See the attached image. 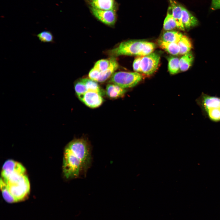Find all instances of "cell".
<instances>
[{
    "label": "cell",
    "mask_w": 220,
    "mask_h": 220,
    "mask_svg": "<svg viewBox=\"0 0 220 220\" xmlns=\"http://www.w3.org/2000/svg\"><path fill=\"white\" fill-rule=\"evenodd\" d=\"M183 35L176 31H167L162 36V40L166 42L178 43Z\"/></svg>",
    "instance_id": "obj_16"
},
{
    "label": "cell",
    "mask_w": 220,
    "mask_h": 220,
    "mask_svg": "<svg viewBox=\"0 0 220 220\" xmlns=\"http://www.w3.org/2000/svg\"><path fill=\"white\" fill-rule=\"evenodd\" d=\"M0 185L2 197L8 203L24 200L30 192V183L26 174L6 182L0 179Z\"/></svg>",
    "instance_id": "obj_1"
},
{
    "label": "cell",
    "mask_w": 220,
    "mask_h": 220,
    "mask_svg": "<svg viewBox=\"0 0 220 220\" xmlns=\"http://www.w3.org/2000/svg\"><path fill=\"white\" fill-rule=\"evenodd\" d=\"M182 21L185 28L189 29L198 25V20L184 7H182Z\"/></svg>",
    "instance_id": "obj_11"
},
{
    "label": "cell",
    "mask_w": 220,
    "mask_h": 220,
    "mask_svg": "<svg viewBox=\"0 0 220 220\" xmlns=\"http://www.w3.org/2000/svg\"><path fill=\"white\" fill-rule=\"evenodd\" d=\"M194 59V57L191 52L184 55L179 59L180 70L185 71L191 66Z\"/></svg>",
    "instance_id": "obj_19"
},
{
    "label": "cell",
    "mask_w": 220,
    "mask_h": 220,
    "mask_svg": "<svg viewBox=\"0 0 220 220\" xmlns=\"http://www.w3.org/2000/svg\"><path fill=\"white\" fill-rule=\"evenodd\" d=\"M65 148L80 161L86 173L91 160L90 147L88 141L84 138L75 139L70 142Z\"/></svg>",
    "instance_id": "obj_3"
},
{
    "label": "cell",
    "mask_w": 220,
    "mask_h": 220,
    "mask_svg": "<svg viewBox=\"0 0 220 220\" xmlns=\"http://www.w3.org/2000/svg\"><path fill=\"white\" fill-rule=\"evenodd\" d=\"M207 112L211 120L215 121L220 120V108L211 109Z\"/></svg>",
    "instance_id": "obj_25"
},
{
    "label": "cell",
    "mask_w": 220,
    "mask_h": 220,
    "mask_svg": "<svg viewBox=\"0 0 220 220\" xmlns=\"http://www.w3.org/2000/svg\"><path fill=\"white\" fill-rule=\"evenodd\" d=\"M178 44L179 48V54L180 55H184L189 52L192 47L190 39L184 35H183Z\"/></svg>",
    "instance_id": "obj_17"
},
{
    "label": "cell",
    "mask_w": 220,
    "mask_h": 220,
    "mask_svg": "<svg viewBox=\"0 0 220 220\" xmlns=\"http://www.w3.org/2000/svg\"><path fill=\"white\" fill-rule=\"evenodd\" d=\"M210 9L212 10L220 9V0H212Z\"/></svg>",
    "instance_id": "obj_27"
},
{
    "label": "cell",
    "mask_w": 220,
    "mask_h": 220,
    "mask_svg": "<svg viewBox=\"0 0 220 220\" xmlns=\"http://www.w3.org/2000/svg\"><path fill=\"white\" fill-rule=\"evenodd\" d=\"M118 67V62L114 57L99 60L90 71L89 78L97 82H104L111 77Z\"/></svg>",
    "instance_id": "obj_2"
},
{
    "label": "cell",
    "mask_w": 220,
    "mask_h": 220,
    "mask_svg": "<svg viewBox=\"0 0 220 220\" xmlns=\"http://www.w3.org/2000/svg\"><path fill=\"white\" fill-rule=\"evenodd\" d=\"M170 6L168 11L171 14L176 22L177 28L180 30L184 31L185 28L182 21V6L175 0H169Z\"/></svg>",
    "instance_id": "obj_10"
},
{
    "label": "cell",
    "mask_w": 220,
    "mask_h": 220,
    "mask_svg": "<svg viewBox=\"0 0 220 220\" xmlns=\"http://www.w3.org/2000/svg\"><path fill=\"white\" fill-rule=\"evenodd\" d=\"M90 9L93 15L103 24L110 26L115 24L117 19L115 10H102L91 7Z\"/></svg>",
    "instance_id": "obj_8"
},
{
    "label": "cell",
    "mask_w": 220,
    "mask_h": 220,
    "mask_svg": "<svg viewBox=\"0 0 220 220\" xmlns=\"http://www.w3.org/2000/svg\"><path fill=\"white\" fill-rule=\"evenodd\" d=\"M202 105L207 111L213 108H220V98L204 94L201 99Z\"/></svg>",
    "instance_id": "obj_12"
},
{
    "label": "cell",
    "mask_w": 220,
    "mask_h": 220,
    "mask_svg": "<svg viewBox=\"0 0 220 220\" xmlns=\"http://www.w3.org/2000/svg\"><path fill=\"white\" fill-rule=\"evenodd\" d=\"M176 27L175 21L171 13L168 11L164 21L163 28L164 30L168 31Z\"/></svg>",
    "instance_id": "obj_22"
},
{
    "label": "cell",
    "mask_w": 220,
    "mask_h": 220,
    "mask_svg": "<svg viewBox=\"0 0 220 220\" xmlns=\"http://www.w3.org/2000/svg\"><path fill=\"white\" fill-rule=\"evenodd\" d=\"M168 70L171 74H174L178 72L180 69L179 59L178 58L170 57L168 59Z\"/></svg>",
    "instance_id": "obj_20"
},
{
    "label": "cell",
    "mask_w": 220,
    "mask_h": 220,
    "mask_svg": "<svg viewBox=\"0 0 220 220\" xmlns=\"http://www.w3.org/2000/svg\"><path fill=\"white\" fill-rule=\"evenodd\" d=\"M78 96L79 99L86 105L92 108L99 107L104 101L103 96L101 94L94 91H87Z\"/></svg>",
    "instance_id": "obj_9"
},
{
    "label": "cell",
    "mask_w": 220,
    "mask_h": 220,
    "mask_svg": "<svg viewBox=\"0 0 220 220\" xmlns=\"http://www.w3.org/2000/svg\"><path fill=\"white\" fill-rule=\"evenodd\" d=\"M74 89L77 96L84 94L87 91L85 85L81 79L75 83Z\"/></svg>",
    "instance_id": "obj_24"
},
{
    "label": "cell",
    "mask_w": 220,
    "mask_h": 220,
    "mask_svg": "<svg viewBox=\"0 0 220 220\" xmlns=\"http://www.w3.org/2000/svg\"><path fill=\"white\" fill-rule=\"evenodd\" d=\"M141 74L137 72H118L110 77V82L124 89L136 85L142 79Z\"/></svg>",
    "instance_id": "obj_6"
},
{
    "label": "cell",
    "mask_w": 220,
    "mask_h": 220,
    "mask_svg": "<svg viewBox=\"0 0 220 220\" xmlns=\"http://www.w3.org/2000/svg\"><path fill=\"white\" fill-rule=\"evenodd\" d=\"M91 7L102 10L115 9L114 0H90Z\"/></svg>",
    "instance_id": "obj_14"
},
{
    "label": "cell",
    "mask_w": 220,
    "mask_h": 220,
    "mask_svg": "<svg viewBox=\"0 0 220 220\" xmlns=\"http://www.w3.org/2000/svg\"><path fill=\"white\" fill-rule=\"evenodd\" d=\"M142 56H138L134 60L133 63L134 70L136 72H141V63Z\"/></svg>",
    "instance_id": "obj_26"
},
{
    "label": "cell",
    "mask_w": 220,
    "mask_h": 220,
    "mask_svg": "<svg viewBox=\"0 0 220 220\" xmlns=\"http://www.w3.org/2000/svg\"><path fill=\"white\" fill-rule=\"evenodd\" d=\"M36 36L41 42L51 43H55L54 35L50 31L48 30L42 31Z\"/></svg>",
    "instance_id": "obj_21"
},
{
    "label": "cell",
    "mask_w": 220,
    "mask_h": 220,
    "mask_svg": "<svg viewBox=\"0 0 220 220\" xmlns=\"http://www.w3.org/2000/svg\"><path fill=\"white\" fill-rule=\"evenodd\" d=\"M158 44L161 48L172 55L179 54L180 50L178 43L166 42L161 39L159 40Z\"/></svg>",
    "instance_id": "obj_15"
},
{
    "label": "cell",
    "mask_w": 220,
    "mask_h": 220,
    "mask_svg": "<svg viewBox=\"0 0 220 220\" xmlns=\"http://www.w3.org/2000/svg\"><path fill=\"white\" fill-rule=\"evenodd\" d=\"M160 59V55L156 53L143 56L141 63V72L147 75L153 73L158 68Z\"/></svg>",
    "instance_id": "obj_7"
},
{
    "label": "cell",
    "mask_w": 220,
    "mask_h": 220,
    "mask_svg": "<svg viewBox=\"0 0 220 220\" xmlns=\"http://www.w3.org/2000/svg\"><path fill=\"white\" fill-rule=\"evenodd\" d=\"M126 91L125 89L111 83L107 86L105 93L109 97L112 99H116L123 96Z\"/></svg>",
    "instance_id": "obj_13"
},
{
    "label": "cell",
    "mask_w": 220,
    "mask_h": 220,
    "mask_svg": "<svg viewBox=\"0 0 220 220\" xmlns=\"http://www.w3.org/2000/svg\"><path fill=\"white\" fill-rule=\"evenodd\" d=\"M81 79L85 85L87 91L96 92L100 94L102 96L104 95L105 92L97 82L90 78H86Z\"/></svg>",
    "instance_id": "obj_18"
},
{
    "label": "cell",
    "mask_w": 220,
    "mask_h": 220,
    "mask_svg": "<svg viewBox=\"0 0 220 220\" xmlns=\"http://www.w3.org/2000/svg\"><path fill=\"white\" fill-rule=\"evenodd\" d=\"M63 172L67 179L75 178L86 173L80 161L66 148L64 153Z\"/></svg>",
    "instance_id": "obj_4"
},
{
    "label": "cell",
    "mask_w": 220,
    "mask_h": 220,
    "mask_svg": "<svg viewBox=\"0 0 220 220\" xmlns=\"http://www.w3.org/2000/svg\"><path fill=\"white\" fill-rule=\"evenodd\" d=\"M155 46L154 43L145 41L143 49L138 56H145L153 53Z\"/></svg>",
    "instance_id": "obj_23"
},
{
    "label": "cell",
    "mask_w": 220,
    "mask_h": 220,
    "mask_svg": "<svg viewBox=\"0 0 220 220\" xmlns=\"http://www.w3.org/2000/svg\"><path fill=\"white\" fill-rule=\"evenodd\" d=\"M145 41L131 40L123 42L117 47L110 50L108 54L112 57L122 55L139 56Z\"/></svg>",
    "instance_id": "obj_5"
}]
</instances>
